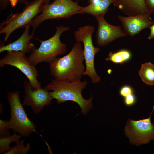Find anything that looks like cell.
Segmentation results:
<instances>
[{
    "label": "cell",
    "mask_w": 154,
    "mask_h": 154,
    "mask_svg": "<svg viewBox=\"0 0 154 154\" xmlns=\"http://www.w3.org/2000/svg\"><path fill=\"white\" fill-rule=\"evenodd\" d=\"M44 5V0L28 1L21 12L9 15L0 23V34H4V41H7L15 30L25 28L31 23L33 19L42 12Z\"/></svg>",
    "instance_id": "cell-4"
},
{
    "label": "cell",
    "mask_w": 154,
    "mask_h": 154,
    "mask_svg": "<svg viewBox=\"0 0 154 154\" xmlns=\"http://www.w3.org/2000/svg\"><path fill=\"white\" fill-rule=\"evenodd\" d=\"M89 1L90 4L82 7L81 10V14L87 13L94 17L99 15L104 16L109 6L113 2V0H89Z\"/></svg>",
    "instance_id": "cell-15"
},
{
    "label": "cell",
    "mask_w": 154,
    "mask_h": 154,
    "mask_svg": "<svg viewBox=\"0 0 154 154\" xmlns=\"http://www.w3.org/2000/svg\"><path fill=\"white\" fill-rule=\"evenodd\" d=\"M154 110V106L149 117L137 120L129 119L124 129L125 135L129 143L139 146L154 141V124L151 122V117Z\"/></svg>",
    "instance_id": "cell-8"
},
{
    "label": "cell",
    "mask_w": 154,
    "mask_h": 154,
    "mask_svg": "<svg viewBox=\"0 0 154 154\" xmlns=\"http://www.w3.org/2000/svg\"><path fill=\"white\" fill-rule=\"evenodd\" d=\"M132 54L129 50L122 49L116 52H110L108 57L105 58L106 61H110L115 64L123 65L131 58Z\"/></svg>",
    "instance_id": "cell-16"
},
{
    "label": "cell",
    "mask_w": 154,
    "mask_h": 154,
    "mask_svg": "<svg viewBox=\"0 0 154 154\" xmlns=\"http://www.w3.org/2000/svg\"><path fill=\"white\" fill-rule=\"evenodd\" d=\"M19 92V91H13L7 94L11 109V117L8 121L7 126L23 137H27L36 132V127L27 116L21 102Z\"/></svg>",
    "instance_id": "cell-5"
},
{
    "label": "cell",
    "mask_w": 154,
    "mask_h": 154,
    "mask_svg": "<svg viewBox=\"0 0 154 154\" xmlns=\"http://www.w3.org/2000/svg\"><path fill=\"white\" fill-rule=\"evenodd\" d=\"M5 65L19 69L27 77L33 87L38 89L42 88L37 79L38 73L35 66L29 61L24 53L19 51L7 52L5 56L0 60V68Z\"/></svg>",
    "instance_id": "cell-9"
},
{
    "label": "cell",
    "mask_w": 154,
    "mask_h": 154,
    "mask_svg": "<svg viewBox=\"0 0 154 154\" xmlns=\"http://www.w3.org/2000/svg\"><path fill=\"white\" fill-rule=\"evenodd\" d=\"M149 28L150 32L148 38L149 39H151L154 38V24L151 26Z\"/></svg>",
    "instance_id": "cell-25"
},
{
    "label": "cell",
    "mask_w": 154,
    "mask_h": 154,
    "mask_svg": "<svg viewBox=\"0 0 154 154\" xmlns=\"http://www.w3.org/2000/svg\"><path fill=\"white\" fill-rule=\"evenodd\" d=\"M145 4L149 10L154 13V0H144Z\"/></svg>",
    "instance_id": "cell-24"
},
{
    "label": "cell",
    "mask_w": 154,
    "mask_h": 154,
    "mask_svg": "<svg viewBox=\"0 0 154 154\" xmlns=\"http://www.w3.org/2000/svg\"><path fill=\"white\" fill-rule=\"evenodd\" d=\"M117 17L127 35L131 37L139 34L143 29L149 28L154 24L151 17L145 16L125 17L119 15Z\"/></svg>",
    "instance_id": "cell-12"
},
{
    "label": "cell",
    "mask_w": 154,
    "mask_h": 154,
    "mask_svg": "<svg viewBox=\"0 0 154 154\" xmlns=\"http://www.w3.org/2000/svg\"><path fill=\"white\" fill-rule=\"evenodd\" d=\"M142 81L147 85H154V65L150 62L142 64L138 72Z\"/></svg>",
    "instance_id": "cell-17"
},
{
    "label": "cell",
    "mask_w": 154,
    "mask_h": 154,
    "mask_svg": "<svg viewBox=\"0 0 154 154\" xmlns=\"http://www.w3.org/2000/svg\"><path fill=\"white\" fill-rule=\"evenodd\" d=\"M83 49L81 42H76L69 52L57 57L49 63L50 74L54 78L73 81L81 80L85 70Z\"/></svg>",
    "instance_id": "cell-1"
},
{
    "label": "cell",
    "mask_w": 154,
    "mask_h": 154,
    "mask_svg": "<svg viewBox=\"0 0 154 154\" xmlns=\"http://www.w3.org/2000/svg\"><path fill=\"white\" fill-rule=\"evenodd\" d=\"M27 0H0V8L2 10L6 9L10 4L12 7L16 6L18 3L26 4Z\"/></svg>",
    "instance_id": "cell-20"
},
{
    "label": "cell",
    "mask_w": 154,
    "mask_h": 154,
    "mask_svg": "<svg viewBox=\"0 0 154 154\" xmlns=\"http://www.w3.org/2000/svg\"><path fill=\"white\" fill-rule=\"evenodd\" d=\"M82 7L78 1L73 0H55L44 5L42 12L31 22L33 31L44 21L51 19H68L73 15L81 14Z\"/></svg>",
    "instance_id": "cell-6"
},
{
    "label": "cell",
    "mask_w": 154,
    "mask_h": 154,
    "mask_svg": "<svg viewBox=\"0 0 154 154\" xmlns=\"http://www.w3.org/2000/svg\"><path fill=\"white\" fill-rule=\"evenodd\" d=\"M21 136L17 135L14 132L13 135L9 136L0 137V153H4L10 150L12 148L10 144L12 142L16 143L20 140Z\"/></svg>",
    "instance_id": "cell-18"
},
{
    "label": "cell",
    "mask_w": 154,
    "mask_h": 154,
    "mask_svg": "<svg viewBox=\"0 0 154 154\" xmlns=\"http://www.w3.org/2000/svg\"><path fill=\"white\" fill-rule=\"evenodd\" d=\"M119 93L121 96L124 98L129 94L134 93V90L130 86L125 85L121 87Z\"/></svg>",
    "instance_id": "cell-23"
},
{
    "label": "cell",
    "mask_w": 154,
    "mask_h": 154,
    "mask_svg": "<svg viewBox=\"0 0 154 154\" xmlns=\"http://www.w3.org/2000/svg\"><path fill=\"white\" fill-rule=\"evenodd\" d=\"M113 4L127 16L143 15L150 17L152 13L144 0H113Z\"/></svg>",
    "instance_id": "cell-13"
},
{
    "label": "cell",
    "mask_w": 154,
    "mask_h": 154,
    "mask_svg": "<svg viewBox=\"0 0 154 154\" xmlns=\"http://www.w3.org/2000/svg\"><path fill=\"white\" fill-rule=\"evenodd\" d=\"M55 34L49 39L42 40L35 38L40 43L39 47L35 48L30 53L28 59L33 64L36 66L41 62L50 63L58 56L66 53V46L61 41L60 37L64 32L70 29L69 27L60 25L56 26Z\"/></svg>",
    "instance_id": "cell-3"
},
{
    "label": "cell",
    "mask_w": 154,
    "mask_h": 154,
    "mask_svg": "<svg viewBox=\"0 0 154 154\" xmlns=\"http://www.w3.org/2000/svg\"><path fill=\"white\" fill-rule=\"evenodd\" d=\"M23 85L25 96L22 104L30 106L35 114L39 113L51 103L53 98L48 90L44 88L37 89L27 81H24Z\"/></svg>",
    "instance_id": "cell-10"
},
{
    "label": "cell",
    "mask_w": 154,
    "mask_h": 154,
    "mask_svg": "<svg viewBox=\"0 0 154 154\" xmlns=\"http://www.w3.org/2000/svg\"><path fill=\"white\" fill-rule=\"evenodd\" d=\"M31 23L27 25L25 30L20 37L15 41L7 45L0 46V52L7 51H20L24 54L30 53L36 47L30 40L34 38V32L29 35V30Z\"/></svg>",
    "instance_id": "cell-14"
},
{
    "label": "cell",
    "mask_w": 154,
    "mask_h": 154,
    "mask_svg": "<svg viewBox=\"0 0 154 154\" xmlns=\"http://www.w3.org/2000/svg\"><path fill=\"white\" fill-rule=\"evenodd\" d=\"M8 121L0 120V137H3L11 135L7 126Z\"/></svg>",
    "instance_id": "cell-21"
},
{
    "label": "cell",
    "mask_w": 154,
    "mask_h": 154,
    "mask_svg": "<svg viewBox=\"0 0 154 154\" xmlns=\"http://www.w3.org/2000/svg\"><path fill=\"white\" fill-rule=\"evenodd\" d=\"M95 31L92 25H87L79 27L74 33V38L77 42H82L84 45V55L86 65L83 76H88L93 84L98 83L101 78L96 71L94 60L96 53L100 50L99 48L93 45L92 36Z\"/></svg>",
    "instance_id": "cell-7"
},
{
    "label": "cell",
    "mask_w": 154,
    "mask_h": 154,
    "mask_svg": "<svg viewBox=\"0 0 154 154\" xmlns=\"http://www.w3.org/2000/svg\"><path fill=\"white\" fill-rule=\"evenodd\" d=\"M45 1V5H46L49 3L50 1V0H44ZM82 1H84L85 0H80Z\"/></svg>",
    "instance_id": "cell-26"
},
{
    "label": "cell",
    "mask_w": 154,
    "mask_h": 154,
    "mask_svg": "<svg viewBox=\"0 0 154 154\" xmlns=\"http://www.w3.org/2000/svg\"><path fill=\"white\" fill-rule=\"evenodd\" d=\"M137 101V98L134 93L129 94L124 98V104L127 106H131L134 105Z\"/></svg>",
    "instance_id": "cell-22"
},
{
    "label": "cell",
    "mask_w": 154,
    "mask_h": 154,
    "mask_svg": "<svg viewBox=\"0 0 154 154\" xmlns=\"http://www.w3.org/2000/svg\"><path fill=\"white\" fill-rule=\"evenodd\" d=\"M87 84L86 80L69 81L54 78L44 88L52 91L49 93L53 99L56 100L57 103L60 104L67 101L74 102L79 106L81 113L86 115L93 108V96L86 99L82 94Z\"/></svg>",
    "instance_id": "cell-2"
},
{
    "label": "cell",
    "mask_w": 154,
    "mask_h": 154,
    "mask_svg": "<svg viewBox=\"0 0 154 154\" xmlns=\"http://www.w3.org/2000/svg\"><path fill=\"white\" fill-rule=\"evenodd\" d=\"M30 144L28 143L25 146L24 141L19 140L10 150L3 154H26L30 150Z\"/></svg>",
    "instance_id": "cell-19"
},
{
    "label": "cell",
    "mask_w": 154,
    "mask_h": 154,
    "mask_svg": "<svg viewBox=\"0 0 154 154\" xmlns=\"http://www.w3.org/2000/svg\"><path fill=\"white\" fill-rule=\"evenodd\" d=\"M95 17L98 24L95 37L99 46H106L115 40L127 35L122 26L110 24L106 21L104 16Z\"/></svg>",
    "instance_id": "cell-11"
}]
</instances>
